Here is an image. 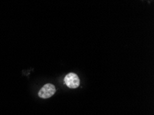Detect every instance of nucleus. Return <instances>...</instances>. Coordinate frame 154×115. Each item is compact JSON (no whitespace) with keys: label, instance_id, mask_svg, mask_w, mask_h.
<instances>
[{"label":"nucleus","instance_id":"f257e3e1","mask_svg":"<svg viewBox=\"0 0 154 115\" xmlns=\"http://www.w3.org/2000/svg\"><path fill=\"white\" fill-rule=\"evenodd\" d=\"M56 92L55 86L51 83H47L44 85L38 92V95L40 98H48L52 97Z\"/></svg>","mask_w":154,"mask_h":115},{"label":"nucleus","instance_id":"f03ea898","mask_svg":"<svg viewBox=\"0 0 154 115\" xmlns=\"http://www.w3.org/2000/svg\"><path fill=\"white\" fill-rule=\"evenodd\" d=\"M64 82L70 88H77L80 86V79L75 73H69L64 77Z\"/></svg>","mask_w":154,"mask_h":115}]
</instances>
